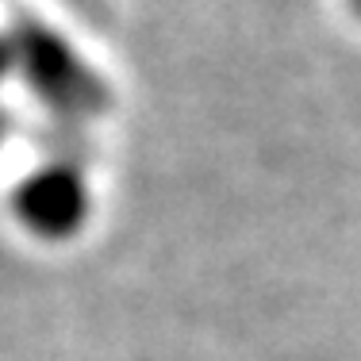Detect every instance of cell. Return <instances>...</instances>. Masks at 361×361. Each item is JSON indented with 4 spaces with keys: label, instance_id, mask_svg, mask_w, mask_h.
Masks as SVG:
<instances>
[{
    "label": "cell",
    "instance_id": "3",
    "mask_svg": "<svg viewBox=\"0 0 361 361\" xmlns=\"http://www.w3.org/2000/svg\"><path fill=\"white\" fill-rule=\"evenodd\" d=\"M12 77V42H8V31H0V81Z\"/></svg>",
    "mask_w": 361,
    "mask_h": 361
},
{
    "label": "cell",
    "instance_id": "4",
    "mask_svg": "<svg viewBox=\"0 0 361 361\" xmlns=\"http://www.w3.org/2000/svg\"><path fill=\"white\" fill-rule=\"evenodd\" d=\"M350 8H354V16L361 20V0H350Z\"/></svg>",
    "mask_w": 361,
    "mask_h": 361
},
{
    "label": "cell",
    "instance_id": "1",
    "mask_svg": "<svg viewBox=\"0 0 361 361\" xmlns=\"http://www.w3.org/2000/svg\"><path fill=\"white\" fill-rule=\"evenodd\" d=\"M8 42H12V73L54 116L85 123L111 108L108 77L54 23L23 12L8 27Z\"/></svg>",
    "mask_w": 361,
    "mask_h": 361
},
{
    "label": "cell",
    "instance_id": "2",
    "mask_svg": "<svg viewBox=\"0 0 361 361\" xmlns=\"http://www.w3.org/2000/svg\"><path fill=\"white\" fill-rule=\"evenodd\" d=\"M16 219L42 243H70L92 219V185L66 158L42 161L16 188Z\"/></svg>",
    "mask_w": 361,
    "mask_h": 361
}]
</instances>
